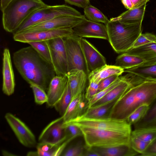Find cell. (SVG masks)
Listing matches in <instances>:
<instances>
[{
	"instance_id": "6da1fadb",
	"label": "cell",
	"mask_w": 156,
	"mask_h": 156,
	"mask_svg": "<svg viewBox=\"0 0 156 156\" xmlns=\"http://www.w3.org/2000/svg\"><path fill=\"white\" fill-rule=\"evenodd\" d=\"M126 75L132 85L117 101L109 118L126 120L138 107L144 104L150 106L156 99V80L140 78L129 73Z\"/></svg>"
},
{
	"instance_id": "7a4b0ae2",
	"label": "cell",
	"mask_w": 156,
	"mask_h": 156,
	"mask_svg": "<svg viewBox=\"0 0 156 156\" xmlns=\"http://www.w3.org/2000/svg\"><path fill=\"white\" fill-rule=\"evenodd\" d=\"M13 57L16 68L24 80L47 91L51 81L56 75L51 64L31 46L16 51Z\"/></svg>"
},
{
	"instance_id": "3957f363",
	"label": "cell",
	"mask_w": 156,
	"mask_h": 156,
	"mask_svg": "<svg viewBox=\"0 0 156 156\" xmlns=\"http://www.w3.org/2000/svg\"><path fill=\"white\" fill-rule=\"evenodd\" d=\"M47 5L42 0H13L2 11L4 29L14 33L30 15Z\"/></svg>"
},
{
	"instance_id": "277c9868",
	"label": "cell",
	"mask_w": 156,
	"mask_h": 156,
	"mask_svg": "<svg viewBox=\"0 0 156 156\" xmlns=\"http://www.w3.org/2000/svg\"><path fill=\"white\" fill-rule=\"evenodd\" d=\"M105 25L108 40L114 51L119 53L130 50L142 33V23L129 24L109 20Z\"/></svg>"
},
{
	"instance_id": "5b68a950",
	"label": "cell",
	"mask_w": 156,
	"mask_h": 156,
	"mask_svg": "<svg viewBox=\"0 0 156 156\" xmlns=\"http://www.w3.org/2000/svg\"><path fill=\"white\" fill-rule=\"evenodd\" d=\"M81 129L86 145L108 147L130 144L132 131H116L77 126Z\"/></svg>"
},
{
	"instance_id": "8992f818",
	"label": "cell",
	"mask_w": 156,
	"mask_h": 156,
	"mask_svg": "<svg viewBox=\"0 0 156 156\" xmlns=\"http://www.w3.org/2000/svg\"><path fill=\"white\" fill-rule=\"evenodd\" d=\"M61 16L81 17L83 15L76 9L67 5H47L30 15L13 34L20 33L32 26Z\"/></svg>"
},
{
	"instance_id": "52a82bcc",
	"label": "cell",
	"mask_w": 156,
	"mask_h": 156,
	"mask_svg": "<svg viewBox=\"0 0 156 156\" xmlns=\"http://www.w3.org/2000/svg\"><path fill=\"white\" fill-rule=\"evenodd\" d=\"M80 38L74 33L63 38L67 56V73L75 70H80L88 76L90 73L80 45Z\"/></svg>"
},
{
	"instance_id": "ba28073f",
	"label": "cell",
	"mask_w": 156,
	"mask_h": 156,
	"mask_svg": "<svg viewBox=\"0 0 156 156\" xmlns=\"http://www.w3.org/2000/svg\"><path fill=\"white\" fill-rule=\"evenodd\" d=\"M69 125L116 131H132L131 125L126 120L111 118L92 119L78 117L63 122L62 127Z\"/></svg>"
},
{
	"instance_id": "9c48e42d",
	"label": "cell",
	"mask_w": 156,
	"mask_h": 156,
	"mask_svg": "<svg viewBox=\"0 0 156 156\" xmlns=\"http://www.w3.org/2000/svg\"><path fill=\"white\" fill-rule=\"evenodd\" d=\"M74 33L72 28H62L30 32H21L13 34L14 40L27 43L29 42L46 41L54 38L70 36Z\"/></svg>"
},
{
	"instance_id": "30bf717a",
	"label": "cell",
	"mask_w": 156,
	"mask_h": 156,
	"mask_svg": "<svg viewBox=\"0 0 156 156\" xmlns=\"http://www.w3.org/2000/svg\"><path fill=\"white\" fill-rule=\"evenodd\" d=\"M63 37L46 41L49 48L51 64L56 75L62 76L67 73V59Z\"/></svg>"
},
{
	"instance_id": "8fae6325",
	"label": "cell",
	"mask_w": 156,
	"mask_h": 156,
	"mask_svg": "<svg viewBox=\"0 0 156 156\" xmlns=\"http://www.w3.org/2000/svg\"><path fill=\"white\" fill-rule=\"evenodd\" d=\"M5 118L22 145L29 148L36 146L37 144L34 135L24 122L9 112L5 114Z\"/></svg>"
},
{
	"instance_id": "7c38bea8",
	"label": "cell",
	"mask_w": 156,
	"mask_h": 156,
	"mask_svg": "<svg viewBox=\"0 0 156 156\" xmlns=\"http://www.w3.org/2000/svg\"><path fill=\"white\" fill-rule=\"evenodd\" d=\"M86 19L84 15L81 17L59 16L30 26L20 32H33L65 27L72 28Z\"/></svg>"
},
{
	"instance_id": "4fadbf2b",
	"label": "cell",
	"mask_w": 156,
	"mask_h": 156,
	"mask_svg": "<svg viewBox=\"0 0 156 156\" xmlns=\"http://www.w3.org/2000/svg\"><path fill=\"white\" fill-rule=\"evenodd\" d=\"M73 33L80 37L108 40L105 25L85 19L72 28Z\"/></svg>"
},
{
	"instance_id": "5bb4252c",
	"label": "cell",
	"mask_w": 156,
	"mask_h": 156,
	"mask_svg": "<svg viewBox=\"0 0 156 156\" xmlns=\"http://www.w3.org/2000/svg\"><path fill=\"white\" fill-rule=\"evenodd\" d=\"M80 43L90 73L106 64L105 57L90 43L81 37Z\"/></svg>"
},
{
	"instance_id": "9a60e30c",
	"label": "cell",
	"mask_w": 156,
	"mask_h": 156,
	"mask_svg": "<svg viewBox=\"0 0 156 156\" xmlns=\"http://www.w3.org/2000/svg\"><path fill=\"white\" fill-rule=\"evenodd\" d=\"M63 122L62 117L61 116L50 123L40 134L38 138L39 142L54 144L65 141L66 138L63 136Z\"/></svg>"
},
{
	"instance_id": "2e32d148",
	"label": "cell",
	"mask_w": 156,
	"mask_h": 156,
	"mask_svg": "<svg viewBox=\"0 0 156 156\" xmlns=\"http://www.w3.org/2000/svg\"><path fill=\"white\" fill-rule=\"evenodd\" d=\"M2 72V90L5 94L10 96L14 93L15 84L10 54L7 48L4 49L3 53Z\"/></svg>"
},
{
	"instance_id": "e0dca14e",
	"label": "cell",
	"mask_w": 156,
	"mask_h": 156,
	"mask_svg": "<svg viewBox=\"0 0 156 156\" xmlns=\"http://www.w3.org/2000/svg\"><path fill=\"white\" fill-rule=\"evenodd\" d=\"M68 82L67 75H56L51 81L47 91L48 100L46 103L49 107H54L63 94Z\"/></svg>"
},
{
	"instance_id": "ac0fdd59",
	"label": "cell",
	"mask_w": 156,
	"mask_h": 156,
	"mask_svg": "<svg viewBox=\"0 0 156 156\" xmlns=\"http://www.w3.org/2000/svg\"><path fill=\"white\" fill-rule=\"evenodd\" d=\"M72 100L84 93L88 76L83 70H75L67 73Z\"/></svg>"
},
{
	"instance_id": "d6986e66",
	"label": "cell",
	"mask_w": 156,
	"mask_h": 156,
	"mask_svg": "<svg viewBox=\"0 0 156 156\" xmlns=\"http://www.w3.org/2000/svg\"><path fill=\"white\" fill-rule=\"evenodd\" d=\"M88 101L85 94H81L73 99L64 114L62 116L63 122L75 119L82 115L88 108Z\"/></svg>"
},
{
	"instance_id": "ffe728a7",
	"label": "cell",
	"mask_w": 156,
	"mask_h": 156,
	"mask_svg": "<svg viewBox=\"0 0 156 156\" xmlns=\"http://www.w3.org/2000/svg\"><path fill=\"white\" fill-rule=\"evenodd\" d=\"M124 76V79L118 85L90 108L101 106L121 97L132 85L126 76Z\"/></svg>"
},
{
	"instance_id": "44dd1931",
	"label": "cell",
	"mask_w": 156,
	"mask_h": 156,
	"mask_svg": "<svg viewBox=\"0 0 156 156\" xmlns=\"http://www.w3.org/2000/svg\"><path fill=\"white\" fill-rule=\"evenodd\" d=\"M146 3L139 7L129 9L119 16L110 19V20L118 21L129 24L142 23L144 16Z\"/></svg>"
},
{
	"instance_id": "7402d4cb",
	"label": "cell",
	"mask_w": 156,
	"mask_h": 156,
	"mask_svg": "<svg viewBox=\"0 0 156 156\" xmlns=\"http://www.w3.org/2000/svg\"><path fill=\"white\" fill-rule=\"evenodd\" d=\"M91 147L98 156H133L139 154L130 144L108 147Z\"/></svg>"
},
{
	"instance_id": "603a6c76",
	"label": "cell",
	"mask_w": 156,
	"mask_h": 156,
	"mask_svg": "<svg viewBox=\"0 0 156 156\" xmlns=\"http://www.w3.org/2000/svg\"><path fill=\"white\" fill-rule=\"evenodd\" d=\"M124 69L115 65L107 64L90 72L88 76L89 82L93 81L99 83L103 79L115 74L120 76Z\"/></svg>"
},
{
	"instance_id": "cb8c5ba5",
	"label": "cell",
	"mask_w": 156,
	"mask_h": 156,
	"mask_svg": "<svg viewBox=\"0 0 156 156\" xmlns=\"http://www.w3.org/2000/svg\"><path fill=\"white\" fill-rule=\"evenodd\" d=\"M119 98L99 106L88 108L82 115L79 117L92 119L109 118L112 109Z\"/></svg>"
},
{
	"instance_id": "d4e9b609",
	"label": "cell",
	"mask_w": 156,
	"mask_h": 156,
	"mask_svg": "<svg viewBox=\"0 0 156 156\" xmlns=\"http://www.w3.org/2000/svg\"><path fill=\"white\" fill-rule=\"evenodd\" d=\"M146 62V61L140 56L126 52L117 57L115 65L125 70L137 66Z\"/></svg>"
},
{
	"instance_id": "484cf974",
	"label": "cell",
	"mask_w": 156,
	"mask_h": 156,
	"mask_svg": "<svg viewBox=\"0 0 156 156\" xmlns=\"http://www.w3.org/2000/svg\"><path fill=\"white\" fill-rule=\"evenodd\" d=\"M124 72L130 73L138 78L156 80V62L144 63L137 66L125 69Z\"/></svg>"
},
{
	"instance_id": "4316f807",
	"label": "cell",
	"mask_w": 156,
	"mask_h": 156,
	"mask_svg": "<svg viewBox=\"0 0 156 156\" xmlns=\"http://www.w3.org/2000/svg\"><path fill=\"white\" fill-rule=\"evenodd\" d=\"M127 52L137 55L146 62L145 63L156 62V42L149 44L138 48L129 50Z\"/></svg>"
},
{
	"instance_id": "83f0119b",
	"label": "cell",
	"mask_w": 156,
	"mask_h": 156,
	"mask_svg": "<svg viewBox=\"0 0 156 156\" xmlns=\"http://www.w3.org/2000/svg\"><path fill=\"white\" fill-rule=\"evenodd\" d=\"M134 125L135 129L156 127V99L150 106L145 116Z\"/></svg>"
},
{
	"instance_id": "f1b7e54d",
	"label": "cell",
	"mask_w": 156,
	"mask_h": 156,
	"mask_svg": "<svg viewBox=\"0 0 156 156\" xmlns=\"http://www.w3.org/2000/svg\"><path fill=\"white\" fill-rule=\"evenodd\" d=\"M130 137L150 144L156 139V127L135 129L132 131Z\"/></svg>"
},
{
	"instance_id": "f546056e",
	"label": "cell",
	"mask_w": 156,
	"mask_h": 156,
	"mask_svg": "<svg viewBox=\"0 0 156 156\" xmlns=\"http://www.w3.org/2000/svg\"><path fill=\"white\" fill-rule=\"evenodd\" d=\"M84 9V16L88 20L95 22L104 23L105 25L109 21L101 11L90 4Z\"/></svg>"
},
{
	"instance_id": "4dcf8cb0",
	"label": "cell",
	"mask_w": 156,
	"mask_h": 156,
	"mask_svg": "<svg viewBox=\"0 0 156 156\" xmlns=\"http://www.w3.org/2000/svg\"><path fill=\"white\" fill-rule=\"evenodd\" d=\"M71 100V91L69 83L68 82L63 94L54 107L61 116L64 114Z\"/></svg>"
},
{
	"instance_id": "1f68e13d",
	"label": "cell",
	"mask_w": 156,
	"mask_h": 156,
	"mask_svg": "<svg viewBox=\"0 0 156 156\" xmlns=\"http://www.w3.org/2000/svg\"><path fill=\"white\" fill-rule=\"evenodd\" d=\"M44 59L51 64L50 51L46 41H33L27 43Z\"/></svg>"
},
{
	"instance_id": "d6a6232c",
	"label": "cell",
	"mask_w": 156,
	"mask_h": 156,
	"mask_svg": "<svg viewBox=\"0 0 156 156\" xmlns=\"http://www.w3.org/2000/svg\"><path fill=\"white\" fill-rule=\"evenodd\" d=\"M149 107L150 105L147 104L140 106L129 116L126 121L131 125L134 124L145 116Z\"/></svg>"
},
{
	"instance_id": "836d02e7",
	"label": "cell",
	"mask_w": 156,
	"mask_h": 156,
	"mask_svg": "<svg viewBox=\"0 0 156 156\" xmlns=\"http://www.w3.org/2000/svg\"><path fill=\"white\" fill-rule=\"evenodd\" d=\"M124 76H119L118 79L109 87L97 93L88 101V108L91 107L96 102L105 96L111 90L118 85L124 79Z\"/></svg>"
},
{
	"instance_id": "e575fe53",
	"label": "cell",
	"mask_w": 156,
	"mask_h": 156,
	"mask_svg": "<svg viewBox=\"0 0 156 156\" xmlns=\"http://www.w3.org/2000/svg\"><path fill=\"white\" fill-rule=\"evenodd\" d=\"M63 135L66 140L70 142L76 138L83 136V133L80 129L77 126L69 125L63 128Z\"/></svg>"
},
{
	"instance_id": "d590c367",
	"label": "cell",
	"mask_w": 156,
	"mask_h": 156,
	"mask_svg": "<svg viewBox=\"0 0 156 156\" xmlns=\"http://www.w3.org/2000/svg\"><path fill=\"white\" fill-rule=\"evenodd\" d=\"M30 86L32 89L35 103L39 105H41L47 103L48 98L45 91L37 85L31 84Z\"/></svg>"
},
{
	"instance_id": "8d00e7d4",
	"label": "cell",
	"mask_w": 156,
	"mask_h": 156,
	"mask_svg": "<svg viewBox=\"0 0 156 156\" xmlns=\"http://www.w3.org/2000/svg\"><path fill=\"white\" fill-rule=\"evenodd\" d=\"M154 42H156L155 35L150 33H141L136 40L130 50Z\"/></svg>"
},
{
	"instance_id": "74e56055",
	"label": "cell",
	"mask_w": 156,
	"mask_h": 156,
	"mask_svg": "<svg viewBox=\"0 0 156 156\" xmlns=\"http://www.w3.org/2000/svg\"><path fill=\"white\" fill-rule=\"evenodd\" d=\"M85 145L81 143L70 146L64 150L61 155L63 156H83Z\"/></svg>"
},
{
	"instance_id": "f35d334b",
	"label": "cell",
	"mask_w": 156,
	"mask_h": 156,
	"mask_svg": "<svg viewBox=\"0 0 156 156\" xmlns=\"http://www.w3.org/2000/svg\"><path fill=\"white\" fill-rule=\"evenodd\" d=\"M150 144L140 139L130 137V145L135 151L140 154L145 151Z\"/></svg>"
},
{
	"instance_id": "ab89813d",
	"label": "cell",
	"mask_w": 156,
	"mask_h": 156,
	"mask_svg": "<svg viewBox=\"0 0 156 156\" xmlns=\"http://www.w3.org/2000/svg\"><path fill=\"white\" fill-rule=\"evenodd\" d=\"M85 96L86 99L88 101L92 98L98 91L99 83L93 81L89 82Z\"/></svg>"
},
{
	"instance_id": "60d3db41",
	"label": "cell",
	"mask_w": 156,
	"mask_h": 156,
	"mask_svg": "<svg viewBox=\"0 0 156 156\" xmlns=\"http://www.w3.org/2000/svg\"><path fill=\"white\" fill-rule=\"evenodd\" d=\"M119 76L117 74L113 75L101 80L99 83L98 92L110 86L118 79Z\"/></svg>"
},
{
	"instance_id": "b9f144b4",
	"label": "cell",
	"mask_w": 156,
	"mask_h": 156,
	"mask_svg": "<svg viewBox=\"0 0 156 156\" xmlns=\"http://www.w3.org/2000/svg\"><path fill=\"white\" fill-rule=\"evenodd\" d=\"M140 155L156 156V139L150 144L145 151Z\"/></svg>"
},
{
	"instance_id": "7bdbcfd3",
	"label": "cell",
	"mask_w": 156,
	"mask_h": 156,
	"mask_svg": "<svg viewBox=\"0 0 156 156\" xmlns=\"http://www.w3.org/2000/svg\"><path fill=\"white\" fill-rule=\"evenodd\" d=\"M68 3L84 9L90 5L89 0H64Z\"/></svg>"
},
{
	"instance_id": "ee69618b",
	"label": "cell",
	"mask_w": 156,
	"mask_h": 156,
	"mask_svg": "<svg viewBox=\"0 0 156 156\" xmlns=\"http://www.w3.org/2000/svg\"><path fill=\"white\" fill-rule=\"evenodd\" d=\"M133 5V8L139 7L145 3H147L149 0H130Z\"/></svg>"
},
{
	"instance_id": "f6af8a7d",
	"label": "cell",
	"mask_w": 156,
	"mask_h": 156,
	"mask_svg": "<svg viewBox=\"0 0 156 156\" xmlns=\"http://www.w3.org/2000/svg\"><path fill=\"white\" fill-rule=\"evenodd\" d=\"M125 7L128 10L133 8V4L130 0H121Z\"/></svg>"
},
{
	"instance_id": "bcb514c9",
	"label": "cell",
	"mask_w": 156,
	"mask_h": 156,
	"mask_svg": "<svg viewBox=\"0 0 156 156\" xmlns=\"http://www.w3.org/2000/svg\"><path fill=\"white\" fill-rule=\"evenodd\" d=\"M13 0H0L1 9L2 11L7 5Z\"/></svg>"
},
{
	"instance_id": "7dc6e473",
	"label": "cell",
	"mask_w": 156,
	"mask_h": 156,
	"mask_svg": "<svg viewBox=\"0 0 156 156\" xmlns=\"http://www.w3.org/2000/svg\"><path fill=\"white\" fill-rule=\"evenodd\" d=\"M2 154L6 156V154H8V155H12L11 153L10 154L9 152H8V151H2Z\"/></svg>"
}]
</instances>
